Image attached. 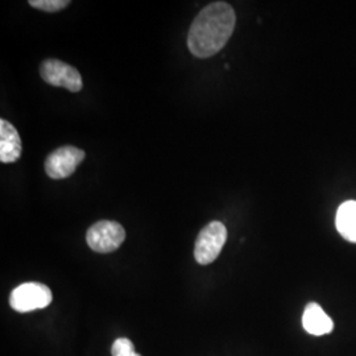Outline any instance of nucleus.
<instances>
[{"label": "nucleus", "mask_w": 356, "mask_h": 356, "mask_svg": "<svg viewBox=\"0 0 356 356\" xmlns=\"http://www.w3.org/2000/svg\"><path fill=\"white\" fill-rule=\"evenodd\" d=\"M335 226L347 242L356 243V201H346L339 206Z\"/></svg>", "instance_id": "1a4fd4ad"}, {"label": "nucleus", "mask_w": 356, "mask_h": 356, "mask_svg": "<svg viewBox=\"0 0 356 356\" xmlns=\"http://www.w3.org/2000/svg\"><path fill=\"white\" fill-rule=\"evenodd\" d=\"M86 153L73 145L61 147L47 157L45 172L53 179L70 177L79 164L85 160Z\"/></svg>", "instance_id": "423d86ee"}, {"label": "nucleus", "mask_w": 356, "mask_h": 356, "mask_svg": "<svg viewBox=\"0 0 356 356\" xmlns=\"http://www.w3.org/2000/svg\"><path fill=\"white\" fill-rule=\"evenodd\" d=\"M236 26V15L229 3L216 1L206 6L191 23L188 47L197 58H209L222 51Z\"/></svg>", "instance_id": "f257e3e1"}, {"label": "nucleus", "mask_w": 356, "mask_h": 356, "mask_svg": "<svg viewBox=\"0 0 356 356\" xmlns=\"http://www.w3.org/2000/svg\"><path fill=\"white\" fill-rule=\"evenodd\" d=\"M40 76L48 85L64 88L72 92H78L83 88L82 76L76 67L56 58H48L41 63Z\"/></svg>", "instance_id": "39448f33"}, {"label": "nucleus", "mask_w": 356, "mask_h": 356, "mask_svg": "<svg viewBox=\"0 0 356 356\" xmlns=\"http://www.w3.org/2000/svg\"><path fill=\"white\" fill-rule=\"evenodd\" d=\"M113 356H141L135 351L134 343L127 338H119L115 341L111 348Z\"/></svg>", "instance_id": "9b49d317"}, {"label": "nucleus", "mask_w": 356, "mask_h": 356, "mask_svg": "<svg viewBox=\"0 0 356 356\" xmlns=\"http://www.w3.org/2000/svg\"><path fill=\"white\" fill-rule=\"evenodd\" d=\"M302 326L309 334L321 337L330 334L334 329V322L317 302H309L302 314Z\"/></svg>", "instance_id": "6e6552de"}, {"label": "nucleus", "mask_w": 356, "mask_h": 356, "mask_svg": "<svg viewBox=\"0 0 356 356\" xmlns=\"http://www.w3.org/2000/svg\"><path fill=\"white\" fill-rule=\"evenodd\" d=\"M126 239V231L114 220H99L92 225L86 234V242L92 251L98 254H110L116 251Z\"/></svg>", "instance_id": "7ed1b4c3"}, {"label": "nucleus", "mask_w": 356, "mask_h": 356, "mask_svg": "<svg viewBox=\"0 0 356 356\" xmlns=\"http://www.w3.org/2000/svg\"><path fill=\"white\" fill-rule=\"evenodd\" d=\"M23 151L22 139L17 129L6 120L0 119V161L11 164L20 159Z\"/></svg>", "instance_id": "0eeeda50"}, {"label": "nucleus", "mask_w": 356, "mask_h": 356, "mask_svg": "<svg viewBox=\"0 0 356 356\" xmlns=\"http://www.w3.org/2000/svg\"><path fill=\"white\" fill-rule=\"evenodd\" d=\"M28 4L36 10L45 13H58L66 8L70 1L69 0H29Z\"/></svg>", "instance_id": "9d476101"}, {"label": "nucleus", "mask_w": 356, "mask_h": 356, "mask_svg": "<svg viewBox=\"0 0 356 356\" xmlns=\"http://www.w3.org/2000/svg\"><path fill=\"white\" fill-rule=\"evenodd\" d=\"M51 291L41 282H26L13 289L10 305L17 313H29L51 305Z\"/></svg>", "instance_id": "20e7f679"}, {"label": "nucleus", "mask_w": 356, "mask_h": 356, "mask_svg": "<svg viewBox=\"0 0 356 356\" xmlns=\"http://www.w3.org/2000/svg\"><path fill=\"white\" fill-rule=\"evenodd\" d=\"M227 229L222 222L214 220L201 229L194 244V257L201 266L216 261L227 242Z\"/></svg>", "instance_id": "f03ea898"}]
</instances>
